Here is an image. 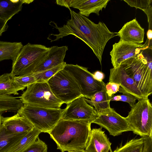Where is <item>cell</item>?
I'll use <instances>...</instances> for the list:
<instances>
[{"label": "cell", "mask_w": 152, "mask_h": 152, "mask_svg": "<svg viewBox=\"0 0 152 152\" xmlns=\"http://www.w3.org/2000/svg\"><path fill=\"white\" fill-rule=\"evenodd\" d=\"M93 77L96 80L102 82L104 78V75L102 72L97 71L95 72L94 74Z\"/></svg>", "instance_id": "obj_33"}, {"label": "cell", "mask_w": 152, "mask_h": 152, "mask_svg": "<svg viewBox=\"0 0 152 152\" xmlns=\"http://www.w3.org/2000/svg\"><path fill=\"white\" fill-rule=\"evenodd\" d=\"M152 49L147 39L144 44L136 45L122 42L115 43L110 52L111 63L113 68L118 67L126 60L136 56L142 50L147 48Z\"/></svg>", "instance_id": "obj_12"}, {"label": "cell", "mask_w": 152, "mask_h": 152, "mask_svg": "<svg viewBox=\"0 0 152 152\" xmlns=\"http://www.w3.org/2000/svg\"><path fill=\"white\" fill-rule=\"evenodd\" d=\"M138 100L126 117L134 133L141 137H152V105L148 97Z\"/></svg>", "instance_id": "obj_6"}, {"label": "cell", "mask_w": 152, "mask_h": 152, "mask_svg": "<svg viewBox=\"0 0 152 152\" xmlns=\"http://www.w3.org/2000/svg\"><path fill=\"white\" fill-rule=\"evenodd\" d=\"M93 123L104 128L110 135L113 136L119 135L123 132L132 131L126 117L121 116L111 108L103 113H98V117Z\"/></svg>", "instance_id": "obj_11"}, {"label": "cell", "mask_w": 152, "mask_h": 152, "mask_svg": "<svg viewBox=\"0 0 152 152\" xmlns=\"http://www.w3.org/2000/svg\"><path fill=\"white\" fill-rule=\"evenodd\" d=\"M50 48L28 43L23 46L12 61L11 73L14 76L33 73L47 56Z\"/></svg>", "instance_id": "obj_4"}, {"label": "cell", "mask_w": 152, "mask_h": 152, "mask_svg": "<svg viewBox=\"0 0 152 152\" xmlns=\"http://www.w3.org/2000/svg\"><path fill=\"white\" fill-rule=\"evenodd\" d=\"M66 64V62L51 69L45 71L33 73L36 80L37 82H47L56 74L64 69Z\"/></svg>", "instance_id": "obj_28"}, {"label": "cell", "mask_w": 152, "mask_h": 152, "mask_svg": "<svg viewBox=\"0 0 152 152\" xmlns=\"http://www.w3.org/2000/svg\"><path fill=\"white\" fill-rule=\"evenodd\" d=\"M109 82L119 84L126 91L135 96L138 100L144 97L133 80L120 66L110 69Z\"/></svg>", "instance_id": "obj_13"}, {"label": "cell", "mask_w": 152, "mask_h": 152, "mask_svg": "<svg viewBox=\"0 0 152 152\" xmlns=\"http://www.w3.org/2000/svg\"><path fill=\"white\" fill-rule=\"evenodd\" d=\"M144 144V137L134 138L111 152H143Z\"/></svg>", "instance_id": "obj_27"}, {"label": "cell", "mask_w": 152, "mask_h": 152, "mask_svg": "<svg viewBox=\"0 0 152 152\" xmlns=\"http://www.w3.org/2000/svg\"><path fill=\"white\" fill-rule=\"evenodd\" d=\"M1 124L7 132L12 134L28 133L34 127L27 118L18 113L11 117H2Z\"/></svg>", "instance_id": "obj_18"}, {"label": "cell", "mask_w": 152, "mask_h": 152, "mask_svg": "<svg viewBox=\"0 0 152 152\" xmlns=\"http://www.w3.org/2000/svg\"><path fill=\"white\" fill-rule=\"evenodd\" d=\"M118 92L122 94L113 95L110 98V101H121L128 103L132 107L135 104L137 98L134 95L127 92L120 87Z\"/></svg>", "instance_id": "obj_29"}, {"label": "cell", "mask_w": 152, "mask_h": 152, "mask_svg": "<svg viewBox=\"0 0 152 152\" xmlns=\"http://www.w3.org/2000/svg\"><path fill=\"white\" fill-rule=\"evenodd\" d=\"M105 85L102 90L95 93L90 100L85 99L87 102L94 107L98 113H103L111 108L110 106L111 97L108 96L106 92Z\"/></svg>", "instance_id": "obj_21"}, {"label": "cell", "mask_w": 152, "mask_h": 152, "mask_svg": "<svg viewBox=\"0 0 152 152\" xmlns=\"http://www.w3.org/2000/svg\"><path fill=\"white\" fill-rule=\"evenodd\" d=\"M120 87L119 84L111 82H109L105 85L106 92L110 97L118 91Z\"/></svg>", "instance_id": "obj_32"}, {"label": "cell", "mask_w": 152, "mask_h": 152, "mask_svg": "<svg viewBox=\"0 0 152 152\" xmlns=\"http://www.w3.org/2000/svg\"><path fill=\"white\" fill-rule=\"evenodd\" d=\"M15 79L18 84L25 88L37 82L36 79L33 73L22 76H15Z\"/></svg>", "instance_id": "obj_31"}, {"label": "cell", "mask_w": 152, "mask_h": 152, "mask_svg": "<svg viewBox=\"0 0 152 152\" xmlns=\"http://www.w3.org/2000/svg\"><path fill=\"white\" fill-rule=\"evenodd\" d=\"M129 5L136 9L139 8L147 15L148 23V29L152 27V0H124Z\"/></svg>", "instance_id": "obj_26"}, {"label": "cell", "mask_w": 152, "mask_h": 152, "mask_svg": "<svg viewBox=\"0 0 152 152\" xmlns=\"http://www.w3.org/2000/svg\"><path fill=\"white\" fill-rule=\"evenodd\" d=\"M20 99L23 104L47 108L60 109L63 102L57 98L47 82H36L28 86Z\"/></svg>", "instance_id": "obj_7"}, {"label": "cell", "mask_w": 152, "mask_h": 152, "mask_svg": "<svg viewBox=\"0 0 152 152\" xmlns=\"http://www.w3.org/2000/svg\"><path fill=\"white\" fill-rule=\"evenodd\" d=\"M110 0H68V7L78 9L79 13L86 17L92 13L99 15V12L105 9Z\"/></svg>", "instance_id": "obj_17"}, {"label": "cell", "mask_w": 152, "mask_h": 152, "mask_svg": "<svg viewBox=\"0 0 152 152\" xmlns=\"http://www.w3.org/2000/svg\"><path fill=\"white\" fill-rule=\"evenodd\" d=\"M23 46L21 42L0 41V61L8 59L14 61Z\"/></svg>", "instance_id": "obj_22"}, {"label": "cell", "mask_w": 152, "mask_h": 152, "mask_svg": "<svg viewBox=\"0 0 152 152\" xmlns=\"http://www.w3.org/2000/svg\"><path fill=\"white\" fill-rule=\"evenodd\" d=\"M15 76L11 72L0 75V95H18V91L25 89L16 82Z\"/></svg>", "instance_id": "obj_20"}, {"label": "cell", "mask_w": 152, "mask_h": 152, "mask_svg": "<svg viewBox=\"0 0 152 152\" xmlns=\"http://www.w3.org/2000/svg\"><path fill=\"white\" fill-rule=\"evenodd\" d=\"M147 39L149 45L152 47V31L151 29H148L147 33Z\"/></svg>", "instance_id": "obj_35"}, {"label": "cell", "mask_w": 152, "mask_h": 152, "mask_svg": "<svg viewBox=\"0 0 152 152\" xmlns=\"http://www.w3.org/2000/svg\"><path fill=\"white\" fill-rule=\"evenodd\" d=\"M81 96L66 104L63 109L61 118L65 120L86 121L91 124L98 117V113Z\"/></svg>", "instance_id": "obj_10"}, {"label": "cell", "mask_w": 152, "mask_h": 152, "mask_svg": "<svg viewBox=\"0 0 152 152\" xmlns=\"http://www.w3.org/2000/svg\"><path fill=\"white\" fill-rule=\"evenodd\" d=\"M27 133L11 134L6 131L1 124L0 127V152H7Z\"/></svg>", "instance_id": "obj_23"}, {"label": "cell", "mask_w": 152, "mask_h": 152, "mask_svg": "<svg viewBox=\"0 0 152 152\" xmlns=\"http://www.w3.org/2000/svg\"><path fill=\"white\" fill-rule=\"evenodd\" d=\"M102 128L91 130L89 140L85 148L88 152H111V143Z\"/></svg>", "instance_id": "obj_16"}, {"label": "cell", "mask_w": 152, "mask_h": 152, "mask_svg": "<svg viewBox=\"0 0 152 152\" xmlns=\"http://www.w3.org/2000/svg\"><path fill=\"white\" fill-rule=\"evenodd\" d=\"M115 33L122 42L136 45L141 44L144 42V29L136 18L125 23Z\"/></svg>", "instance_id": "obj_14"}, {"label": "cell", "mask_w": 152, "mask_h": 152, "mask_svg": "<svg viewBox=\"0 0 152 152\" xmlns=\"http://www.w3.org/2000/svg\"><path fill=\"white\" fill-rule=\"evenodd\" d=\"M69 10L71 18L67 20L66 24L58 27L54 22V27L58 29L59 33L50 35L55 37L51 42L69 35H74L91 49L101 65L102 54L107 43L117 35L111 31L103 22L99 21L95 23L87 17L70 9Z\"/></svg>", "instance_id": "obj_1"}, {"label": "cell", "mask_w": 152, "mask_h": 152, "mask_svg": "<svg viewBox=\"0 0 152 152\" xmlns=\"http://www.w3.org/2000/svg\"><path fill=\"white\" fill-rule=\"evenodd\" d=\"M34 0H0V18L7 22L21 10L23 4H29Z\"/></svg>", "instance_id": "obj_19"}, {"label": "cell", "mask_w": 152, "mask_h": 152, "mask_svg": "<svg viewBox=\"0 0 152 152\" xmlns=\"http://www.w3.org/2000/svg\"><path fill=\"white\" fill-rule=\"evenodd\" d=\"M47 83L54 95L64 103L68 104L83 96L74 79L64 69L58 72Z\"/></svg>", "instance_id": "obj_8"}, {"label": "cell", "mask_w": 152, "mask_h": 152, "mask_svg": "<svg viewBox=\"0 0 152 152\" xmlns=\"http://www.w3.org/2000/svg\"><path fill=\"white\" fill-rule=\"evenodd\" d=\"M41 132L34 127L23 137L7 152H21L34 143Z\"/></svg>", "instance_id": "obj_24"}, {"label": "cell", "mask_w": 152, "mask_h": 152, "mask_svg": "<svg viewBox=\"0 0 152 152\" xmlns=\"http://www.w3.org/2000/svg\"><path fill=\"white\" fill-rule=\"evenodd\" d=\"M133 80L143 97L152 93V49L142 50L120 65Z\"/></svg>", "instance_id": "obj_3"}, {"label": "cell", "mask_w": 152, "mask_h": 152, "mask_svg": "<svg viewBox=\"0 0 152 152\" xmlns=\"http://www.w3.org/2000/svg\"><path fill=\"white\" fill-rule=\"evenodd\" d=\"M68 152H88L85 149L73 150L68 151Z\"/></svg>", "instance_id": "obj_36"}, {"label": "cell", "mask_w": 152, "mask_h": 152, "mask_svg": "<svg viewBox=\"0 0 152 152\" xmlns=\"http://www.w3.org/2000/svg\"><path fill=\"white\" fill-rule=\"evenodd\" d=\"M7 23V22L0 18V36L7 30L8 26Z\"/></svg>", "instance_id": "obj_34"}, {"label": "cell", "mask_w": 152, "mask_h": 152, "mask_svg": "<svg viewBox=\"0 0 152 152\" xmlns=\"http://www.w3.org/2000/svg\"><path fill=\"white\" fill-rule=\"evenodd\" d=\"M47 146L39 137L28 148L21 152H47Z\"/></svg>", "instance_id": "obj_30"}, {"label": "cell", "mask_w": 152, "mask_h": 152, "mask_svg": "<svg viewBox=\"0 0 152 152\" xmlns=\"http://www.w3.org/2000/svg\"><path fill=\"white\" fill-rule=\"evenodd\" d=\"M89 122L61 118L48 132L61 152L85 149L91 131Z\"/></svg>", "instance_id": "obj_2"}, {"label": "cell", "mask_w": 152, "mask_h": 152, "mask_svg": "<svg viewBox=\"0 0 152 152\" xmlns=\"http://www.w3.org/2000/svg\"><path fill=\"white\" fill-rule=\"evenodd\" d=\"M1 114H0V127L2 123V116L1 115Z\"/></svg>", "instance_id": "obj_37"}, {"label": "cell", "mask_w": 152, "mask_h": 152, "mask_svg": "<svg viewBox=\"0 0 152 152\" xmlns=\"http://www.w3.org/2000/svg\"><path fill=\"white\" fill-rule=\"evenodd\" d=\"M23 104L17 97L0 95V114L7 111L17 112Z\"/></svg>", "instance_id": "obj_25"}, {"label": "cell", "mask_w": 152, "mask_h": 152, "mask_svg": "<svg viewBox=\"0 0 152 152\" xmlns=\"http://www.w3.org/2000/svg\"><path fill=\"white\" fill-rule=\"evenodd\" d=\"M68 50V47L66 46H54L50 47L47 56L37 67L33 73L42 72L64 63V59Z\"/></svg>", "instance_id": "obj_15"}, {"label": "cell", "mask_w": 152, "mask_h": 152, "mask_svg": "<svg viewBox=\"0 0 152 152\" xmlns=\"http://www.w3.org/2000/svg\"><path fill=\"white\" fill-rule=\"evenodd\" d=\"M64 69L74 79L81 94L86 98L90 99L95 93L102 90L105 84L103 81L95 80L87 68L66 64Z\"/></svg>", "instance_id": "obj_9"}, {"label": "cell", "mask_w": 152, "mask_h": 152, "mask_svg": "<svg viewBox=\"0 0 152 152\" xmlns=\"http://www.w3.org/2000/svg\"><path fill=\"white\" fill-rule=\"evenodd\" d=\"M63 110L24 104L17 112L27 118L41 132L48 133L61 118Z\"/></svg>", "instance_id": "obj_5"}]
</instances>
